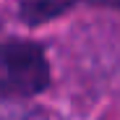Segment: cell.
<instances>
[{
  "label": "cell",
  "mask_w": 120,
  "mask_h": 120,
  "mask_svg": "<svg viewBox=\"0 0 120 120\" xmlns=\"http://www.w3.org/2000/svg\"><path fill=\"white\" fill-rule=\"evenodd\" d=\"M50 86V63L39 42L5 39L0 42V99L24 102Z\"/></svg>",
  "instance_id": "1"
},
{
  "label": "cell",
  "mask_w": 120,
  "mask_h": 120,
  "mask_svg": "<svg viewBox=\"0 0 120 120\" xmlns=\"http://www.w3.org/2000/svg\"><path fill=\"white\" fill-rule=\"evenodd\" d=\"M76 5H120V0H18V18L26 26L55 21Z\"/></svg>",
  "instance_id": "2"
},
{
  "label": "cell",
  "mask_w": 120,
  "mask_h": 120,
  "mask_svg": "<svg viewBox=\"0 0 120 120\" xmlns=\"http://www.w3.org/2000/svg\"><path fill=\"white\" fill-rule=\"evenodd\" d=\"M0 120H50L45 110L26 107L24 102H0Z\"/></svg>",
  "instance_id": "3"
}]
</instances>
